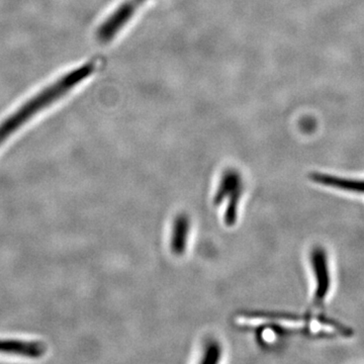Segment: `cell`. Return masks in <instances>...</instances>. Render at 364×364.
I'll list each match as a JSON object with an SVG mask.
<instances>
[{
	"label": "cell",
	"instance_id": "obj_4",
	"mask_svg": "<svg viewBox=\"0 0 364 364\" xmlns=\"http://www.w3.org/2000/svg\"><path fill=\"white\" fill-rule=\"evenodd\" d=\"M190 230L189 216L180 215L175 219L171 237V250L176 256L182 255L187 249Z\"/></svg>",
	"mask_w": 364,
	"mask_h": 364
},
{
	"label": "cell",
	"instance_id": "obj_3",
	"mask_svg": "<svg viewBox=\"0 0 364 364\" xmlns=\"http://www.w3.org/2000/svg\"><path fill=\"white\" fill-rule=\"evenodd\" d=\"M310 180L315 184L325 189L351 194V196L364 197V178L343 177L330 175V173L314 172L310 175Z\"/></svg>",
	"mask_w": 364,
	"mask_h": 364
},
{
	"label": "cell",
	"instance_id": "obj_1",
	"mask_svg": "<svg viewBox=\"0 0 364 364\" xmlns=\"http://www.w3.org/2000/svg\"><path fill=\"white\" fill-rule=\"evenodd\" d=\"M94 63L84 64L70 71L67 75L62 76L50 87H47L32 97L30 101L23 104L18 111H14L13 115L0 125V146L18 128L23 127L31 118H34L38 113L49 108L52 104L59 101L63 95L68 94L83 80L94 75Z\"/></svg>",
	"mask_w": 364,
	"mask_h": 364
},
{
	"label": "cell",
	"instance_id": "obj_8",
	"mask_svg": "<svg viewBox=\"0 0 364 364\" xmlns=\"http://www.w3.org/2000/svg\"><path fill=\"white\" fill-rule=\"evenodd\" d=\"M222 356V348L221 345L216 341H209L206 345V349L204 352V358H202L201 363L204 364H214L219 363Z\"/></svg>",
	"mask_w": 364,
	"mask_h": 364
},
{
	"label": "cell",
	"instance_id": "obj_2",
	"mask_svg": "<svg viewBox=\"0 0 364 364\" xmlns=\"http://www.w3.org/2000/svg\"><path fill=\"white\" fill-rule=\"evenodd\" d=\"M311 275L314 280L310 311L308 317H321L332 292L333 275L329 256L322 246H315L310 255ZM325 316V315H324Z\"/></svg>",
	"mask_w": 364,
	"mask_h": 364
},
{
	"label": "cell",
	"instance_id": "obj_5",
	"mask_svg": "<svg viewBox=\"0 0 364 364\" xmlns=\"http://www.w3.org/2000/svg\"><path fill=\"white\" fill-rule=\"evenodd\" d=\"M242 187L241 176L234 169L226 170L224 173L222 180L216 190L215 197H214V204L216 206L222 204L224 199L229 197L237 189Z\"/></svg>",
	"mask_w": 364,
	"mask_h": 364
},
{
	"label": "cell",
	"instance_id": "obj_6",
	"mask_svg": "<svg viewBox=\"0 0 364 364\" xmlns=\"http://www.w3.org/2000/svg\"><path fill=\"white\" fill-rule=\"evenodd\" d=\"M0 352L21 354L28 358H40L45 353V347L39 343L21 341H0Z\"/></svg>",
	"mask_w": 364,
	"mask_h": 364
},
{
	"label": "cell",
	"instance_id": "obj_7",
	"mask_svg": "<svg viewBox=\"0 0 364 364\" xmlns=\"http://www.w3.org/2000/svg\"><path fill=\"white\" fill-rule=\"evenodd\" d=\"M242 197V187H239L229 196V204L226 209L225 216H224V222L226 225L232 227L237 222L238 206H239L240 199Z\"/></svg>",
	"mask_w": 364,
	"mask_h": 364
}]
</instances>
